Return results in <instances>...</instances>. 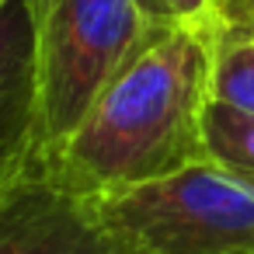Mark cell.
<instances>
[{
	"mask_svg": "<svg viewBox=\"0 0 254 254\" xmlns=\"http://www.w3.org/2000/svg\"><path fill=\"white\" fill-rule=\"evenodd\" d=\"M42 146L56 153L119 70L160 32L139 0H32Z\"/></svg>",
	"mask_w": 254,
	"mask_h": 254,
	"instance_id": "obj_2",
	"label": "cell"
},
{
	"mask_svg": "<svg viewBox=\"0 0 254 254\" xmlns=\"http://www.w3.org/2000/svg\"><path fill=\"white\" fill-rule=\"evenodd\" d=\"M98 198L132 254H254V185L212 160Z\"/></svg>",
	"mask_w": 254,
	"mask_h": 254,
	"instance_id": "obj_3",
	"label": "cell"
},
{
	"mask_svg": "<svg viewBox=\"0 0 254 254\" xmlns=\"http://www.w3.org/2000/svg\"><path fill=\"white\" fill-rule=\"evenodd\" d=\"M216 14L223 28H251L254 25V0H216Z\"/></svg>",
	"mask_w": 254,
	"mask_h": 254,
	"instance_id": "obj_9",
	"label": "cell"
},
{
	"mask_svg": "<svg viewBox=\"0 0 254 254\" xmlns=\"http://www.w3.org/2000/svg\"><path fill=\"white\" fill-rule=\"evenodd\" d=\"M42 153L32 0H7L0 11V198L28 174Z\"/></svg>",
	"mask_w": 254,
	"mask_h": 254,
	"instance_id": "obj_5",
	"label": "cell"
},
{
	"mask_svg": "<svg viewBox=\"0 0 254 254\" xmlns=\"http://www.w3.org/2000/svg\"><path fill=\"white\" fill-rule=\"evenodd\" d=\"M223 25L157 32L101 91L46 164L77 191L119 195L164 181L205 153V108Z\"/></svg>",
	"mask_w": 254,
	"mask_h": 254,
	"instance_id": "obj_1",
	"label": "cell"
},
{
	"mask_svg": "<svg viewBox=\"0 0 254 254\" xmlns=\"http://www.w3.org/2000/svg\"><path fill=\"white\" fill-rule=\"evenodd\" d=\"M0 254H132L98 195L56 178L46 153L0 198Z\"/></svg>",
	"mask_w": 254,
	"mask_h": 254,
	"instance_id": "obj_4",
	"label": "cell"
},
{
	"mask_svg": "<svg viewBox=\"0 0 254 254\" xmlns=\"http://www.w3.org/2000/svg\"><path fill=\"white\" fill-rule=\"evenodd\" d=\"M212 101L254 115V32L223 28L212 60Z\"/></svg>",
	"mask_w": 254,
	"mask_h": 254,
	"instance_id": "obj_6",
	"label": "cell"
},
{
	"mask_svg": "<svg viewBox=\"0 0 254 254\" xmlns=\"http://www.w3.org/2000/svg\"><path fill=\"white\" fill-rule=\"evenodd\" d=\"M4 4H7V0H0V11H4Z\"/></svg>",
	"mask_w": 254,
	"mask_h": 254,
	"instance_id": "obj_10",
	"label": "cell"
},
{
	"mask_svg": "<svg viewBox=\"0 0 254 254\" xmlns=\"http://www.w3.org/2000/svg\"><path fill=\"white\" fill-rule=\"evenodd\" d=\"M205 153L216 167L254 185V115L209 101L205 108Z\"/></svg>",
	"mask_w": 254,
	"mask_h": 254,
	"instance_id": "obj_7",
	"label": "cell"
},
{
	"mask_svg": "<svg viewBox=\"0 0 254 254\" xmlns=\"http://www.w3.org/2000/svg\"><path fill=\"white\" fill-rule=\"evenodd\" d=\"M251 32H254V25H251Z\"/></svg>",
	"mask_w": 254,
	"mask_h": 254,
	"instance_id": "obj_11",
	"label": "cell"
},
{
	"mask_svg": "<svg viewBox=\"0 0 254 254\" xmlns=\"http://www.w3.org/2000/svg\"><path fill=\"white\" fill-rule=\"evenodd\" d=\"M139 7H143L146 21L160 32L223 25L216 14V0H139Z\"/></svg>",
	"mask_w": 254,
	"mask_h": 254,
	"instance_id": "obj_8",
	"label": "cell"
}]
</instances>
